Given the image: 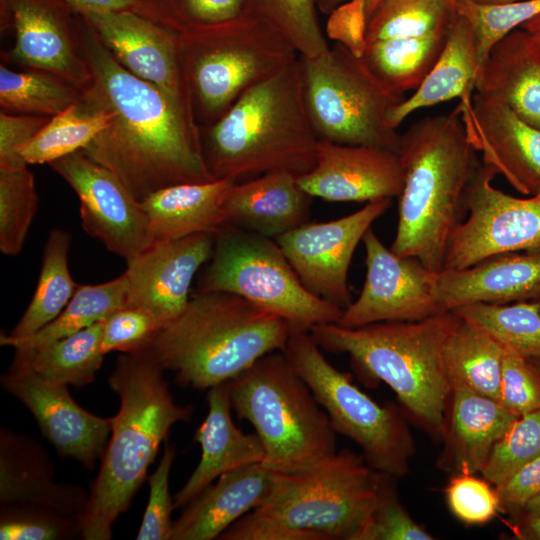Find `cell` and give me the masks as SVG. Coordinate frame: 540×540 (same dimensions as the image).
<instances>
[{"mask_svg": "<svg viewBox=\"0 0 540 540\" xmlns=\"http://www.w3.org/2000/svg\"><path fill=\"white\" fill-rule=\"evenodd\" d=\"M81 17L119 64L166 92L193 115L179 66L175 33L133 10Z\"/></svg>", "mask_w": 540, "mask_h": 540, "instance_id": "obj_22", "label": "cell"}, {"mask_svg": "<svg viewBox=\"0 0 540 540\" xmlns=\"http://www.w3.org/2000/svg\"><path fill=\"white\" fill-rule=\"evenodd\" d=\"M442 356L451 387L465 386L499 401L504 348L483 328L458 316Z\"/></svg>", "mask_w": 540, "mask_h": 540, "instance_id": "obj_32", "label": "cell"}, {"mask_svg": "<svg viewBox=\"0 0 540 540\" xmlns=\"http://www.w3.org/2000/svg\"><path fill=\"white\" fill-rule=\"evenodd\" d=\"M291 332L284 319L238 295L196 293L147 349L179 385L210 389L282 351Z\"/></svg>", "mask_w": 540, "mask_h": 540, "instance_id": "obj_7", "label": "cell"}, {"mask_svg": "<svg viewBox=\"0 0 540 540\" xmlns=\"http://www.w3.org/2000/svg\"><path fill=\"white\" fill-rule=\"evenodd\" d=\"M467 134L484 164L493 167L518 192L540 191V129L510 107L478 93L459 103Z\"/></svg>", "mask_w": 540, "mask_h": 540, "instance_id": "obj_20", "label": "cell"}, {"mask_svg": "<svg viewBox=\"0 0 540 540\" xmlns=\"http://www.w3.org/2000/svg\"><path fill=\"white\" fill-rule=\"evenodd\" d=\"M540 455V409L518 417L494 445L481 474L497 486Z\"/></svg>", "mask_w": 540, "mask_h": 540, "instance_id": "obj_45", "label": "cell"}, {"mask_svg": "<svg viewBox=\"0 0 540 540\" xmlns=\"http://www.w3.org/2000/svg\"><path fill=\"white\" fill-rule=\"evenodd\" d=\"M174 457L175 447L166 444L157 469L148 478L149 499L137 540H172L174 521L171 514L175 507L169 493V475Z\"/></svg>", "mask_w": 540, "mask_h": 540, "instance_id": "obj_49", "label": "cell"}, {"mask_svg": "<svg viewBox=\"0 0 540 540\" xmlns=\"http://www.w3.org/2000/svg\"><path fill=\"white\" fill-rule=\"evenodd\" d=\"M399 502L393 487L368 520L357 540H432Z\"/></svg>", "mask_w": 540, "mask_h": 540, "instance_id": "obj_51", "label": "cell"}, {"mask_svg": "<svg viewBox=\"0 0 540 540\" xmlns=\"http://www.w3.org/2000/svg\"><path fill=\"white\" fill-rule=\"evenodd\" d=\"M479 5H503L523 0H468Z\"/></svg>", "mask_w": 540, "mask_h": 540, "instance_id": "obj_61", "label": "cell"}, {"mask_svg": "<svg viewBox=\"0 0 540 540\" xmlns=\"http://www.w3.org/2000/svg\"><path fill=\"white\" fill-rule=\"evenodd\" d=\"M80 37L91 80L79 101L112 113L108 127L82 151L140 202L171 185L216 180L205 163L193 115L119 64L83 19Z\"/></svg>", "mask_w": 540, "mask_h": 540, "instance_id": "obj_1", "label": "cell"}, {"mask_svg": "<svg viewBox=\"0 0 540 540\" xmlns=\"http://www.w3.org/2000/svg\"><path fill=\"white\" fill-rule=\"evenodd\" d=\"M446 499L451 512L467 524L487 523L500 510L496 489L470 473L454 474L446 487Z\"/></svg>", "mask_w": 540, "mask_h": 540, "instance_id": "obj_50", "label": "cell"}, {"mask_svg": "<svg viewBox=\"0 0 540 540\" xmlns=\"http://www.w3.org/2000/svg\"><path fill=\"white\" fill-rule=\"evenodd\" d=\"M89 495L79 486L58 483L43 447L28 435L0 432V503L49 510L79 521Z\"/></svg>", "mask_w": 540, "mask_h": 540, "instance_id": "obj_23", "label": "cell"}, {"mask_svg": "<svg viewBox=\"0 0 540 540\" xmlns=\"http://www.w3.org/2000/svg\"><path fill=\"white\" fill-rule=\"evenodd\" d=\"M79 15L137 9V0H65Z\"/></svg>", "mask_w": 540, "mask_h": 540, "instance_id": "obj_55", "label": "cell"}, {"mask_svg": "<svg viewBox=\"0 0 540 540\" xmlns=\"http://www.w3.org/2000/svg\"><path fill=\"white\" fill-rule=\"evenodd\" d=\"M367 27L365 0H347L328 14L324 33L326 38L361 58L367 46Z\"/></svg>", "mask_w": 540, "mask_h": 540, "instance_id": "obj_52", "label": "cell"}, {"mask_svg": "<svg viewBox=\"0 0 540 540\" xmlns=\"http://www.w3.org/2000/svg\"><path fill=\"white\" fill-rule=\"evenodd\" d=\"M310 196L332 202H370L400 194L404 172L397 152L319 140L316 162L297 177Z\"/></svg>", "mask_w": 540, "mask_h": 540, "instance_id": "obj_21", "label": "cell"}, {"mask_svg": "<svg viewBox=\"0 0 540 540\" xmlns=\"http://www.w3.org/2000/svg\"><path fill=\"white\" fill-rule=\"evenodd\" d=\"M495 489L500 510L519 514L540 491V455L520 467Z\"/></svg>", "mask_w": 540, "mask_h": 540, "instance_id": "obj_54", "label": "cell"}, {"mask_svg": "<svg viewBox=\"0 0 540 540\" xmlns=\"http://www.w3.org/2000/svg\"><path fill=\"white\" fill-rule=\"evenodd\" d=\"M226 384L232 409L262 442L269 470L298 471L337 452L327 413L283 351L264 355Z\"/></svg>", "mask_w": 540, "mask_h": 540, "instance_id": "obj_8", "label": "cell"}, {"mask_svg": "<svg viewBox=\"0 0 540 540\" xmlns=\"http://www.w3.org/2000/svg\"><path fill=\"white\" fill-rule=\"evenodd\" d=\"M208 413L195 433L202 454L199 464L174 495V507H186L221 475L262 463L265 451L254 433H244L234 424L227 384L209 389Z\"/></svg>", "mask_w": 540, "mask_h": 540, "instance_id": "obj_25", "label": "cell"}, {"mask_svg": "<svg viewBox=\"0 0 540 540\" xmlns=\"http://www.w3.org/2000/svg\"><path fill=\"white\" fill-rule=\"evenodd\" d=\"M452 312L479 325L505 350L540 360V311L535 300L514 304L474 303Z\"/></svg>", "mask_w": 540, "mask_h": 540, "instance_id": "obj_38", "label": "cell"}, {"mask_svg": "<svg viewBox=\"0 0 540 540\" xmlns=\"http://www.w3.org/2000/svg\"><path fill=\"white\" fill-rule=\"evenodd\" d=\"M126 303L124 273L104 283L78 285L69 303L54 320L26 337L1 334L0 344L12 347L17 354H28L107 318Z\"/></svg>", "mask_w": 540, "mask_h": 540, "instance_id": "obj_33", "label": "cell"}, {"mask_svg": "<svg viewBox=\"0 0 540 540\" xmlns=\"http://www.w3.org/2000/svg\"><path fill=\"white\" fill-rule=\"evenodd\" d=\"M519 514H521L522 517L540 518V491L528 501Z\"/></svg>", "mask_w": 540, "mask_h": 540, "instance_id": "obj_57", "label": "cell"}, {"mask_svg": "<svg viewBox=\"0 0 540 540\" xmlns=\"http://www.w3.org/2000/svg\"><path fill=\"white\" fill-rule=\"evenodd\" d=\"M76 535L81 536L76 519L40 508L1 505V540H60Z\"/></svg>", "mask_w": 540, "mask_h": 540, "instance_id": "obj_46", "label": "cell"}, {"mask_svg": "<svg viewBox=\"0 0 540 540\" xmlns=\"http://www.w3.org/2000/svg\"><path fill=\"white\" fill-rule=\"evenodd\" d=\"M458 106L425 117L400 136L397 150L404 183L390 249L440 272L448 241L463 220L465 195L480 161Z\"/></svg>", "mask_w": 540, "mask_h": 540, "instance_id": "obj_2", "label": "cell"}, {"mask_svg": "<svg viewBox=\"0 0 540 540\" xmlns=\"http://www.w3.org/2000/svg\"><path fill=\"white\" fill-rule=\"evenodd\" d=\"M391 200L367 202L358 211L335 220L306 222L275 240L302 284L344 310L352 302L347 278L354 251Z\"/></svg>", "mask_w": 540, "mask_h": 540, "instance_id": "obj_15", "label": "cell"}, {"mask_svg": "<svg viewBox=\"0 0 540 540\" xmlns=\"http://www.w3.org/2000/svg\"><path fill=\"white\" fill-rule=\"evenodd\" d=\"M104 320L31 353H15L14 360L26 363L46 380L67 386H86L95 380L103 363L101 340Z\"/></svg>", "mask_w": 540, "mask_h": 540, "instance_id": "obj_36", "label": "cell"}, {"mask_svg": "<svg viewBox=\"0 0 540 540\" xmlns=\"http://www.w3.org/2000/svg\"><path fill=\"white\" fill-rule=\"evenodd\" d=\"M51 117L42 115H13L0 113V168L27 164L20 150L49 122ZM28 165V164H27Z\"/></svg>", "mask_w": 540, "mask_h": 540, "instance_id": "obj_53", "label": "cell"}, {"mask_svg": "<svg viewBox=\"0 0 540 540\" xmlns=\"http://www.w3.org/2000/svg\"><path fill=\"white\" fill-rule=\"evenodd\" d=\"M320 13L328 15L334 8L347 0H315Z\"/></svg>", "mask_w": 540, "mask_h": 540, "instance_id": "obj_59", "label": "cell"}, {"mask_svg": "<svg viewBox=\"0 0 540 540\" xmlns=\"http://www.w3.org/2000/svg\"><path fill=\"white\" fill-rule=\"evenodd\" d=\"M112 113L77 102L52 116L38 134L20 150L28 164H50L83 150L106 129Z\"/></svg>", "mask_w": 540, "mask_h": 540, "instance_id": "obj_37", "label": "cell"}, {"mask_svg": "<svg viewBox=\"0 0 540 540\" xmlns=\"http://www.w3.org/2000/svg\"><path fill=\"white\" fill-rule=\"evenodd\" d=\"M446 31L426 37L393 38L367 43L360 58L392 94L416 90L437 61Z\"/></svg>", "mask_w": 540, "mask_h": 540, "instance_id": "obj_34", "label": "cell"}, {"mask_svg": "<svg viewBox=\"0 0 540 540\" xmlns=\"http://www.w3.org/2000/svg\"><path fill=\"white\" fill-rule=\"evenodd\" d=\"M245 12L278 31L300 56L315 57L330 48L315 0H246Z\"/></svg>", "mask_w": 540, "mask_h": 540, "instance_id": "obj_41", "label": "cell"}, {"mask_svg": "<svg viewBox=\"0 0 540 540\" xmlns=\"http://www.w3.org/2000/svg\"><path fill=\"white\" fill-rule=\"evenodd\" d=\"M199 132L205 163L215 179L239 182L277 170L308 173L319 140L305 105L299 57L245 92Z\"/></svg>", "mask_w": 540, "mask_h": 540, "instance_id": "obj_5", "label": "cell"}, {"mask_svg": "<svg viewBox=\"0 0 540 540\" xmlns=\"http://www.w3.org/2000/svg\"><path fill=\"white\" fill-rule=\"evenodd\" d=\"M38 210L34 176L27 164L0 168V250L20 254Z\"/></svg>", "mask_w": 540, "mask_h": 540, "instance_id": "obj_42", "label": "cell"}, {"mask_svg": "<svg viewBox=\"0 0 540 540\" xmlns=\"http://www.w3.org/2000/svg\"><path fill=\"white\" fill-rule=\"evenodd\" d=\"M479 74L476 40L470 22L454 12L446 29L443 49L414 93L395 104L388 119L395 129L413 112L459 98L470 99Z\"/></svg>", "mask_w": 540, "mask_h": 540, "instance_id": "obj_31", "label": "cell"}, {"mask_svg": "<svg viewBox=\"0 0 540 540\" xmlns=\"http://www.w3.org/2000/svg\"><path fill=\"white\" fill-rule=\"evenodd\" d=\"M534 364L537 366V368H538L539 371H540V360H537V363H534Z\"/></svg>", "mask_w": 540, "mask_h": 540, "instance_id": "obj_63", "label": "cell"}, {"mask_svg": "<svg viewBox=\"0 0 540 540\" xmlns=\"http://www.w3.org/2000/svg\"><path fill=\"white\" fill-rule=\"evenodd\" d=\"M385 0H365L366 2V9H367V16H368V22L370 18L373 16V14L377 11V9L381 6V4Z\"/></svg>", "mask_w": 540, "mask_h": 540, "instance_id": "obj_60", "label": "cell"}, {"mask_svg": "<svg viewBox=\"0 0 540 540\" xmlns=\"http://www.w3.org/2000/svg\"><path fill=\"white\" fill-rule=\"evenodd\" d=\"M162 328L150 311L133 305L120 307L104 320L102 353H134L146 349Z\"/></svg>", "mask_w": 540, "mask_h": 540, "instance_id": "obj_47", "label": "cell"}, {"mask_svg": "<svg viewBox=\"0 0 540 540\" xmlns=\"http://www.w3.org/2000/svg\"><path fill=\"white\" fill-rule=\"evenodd\" d=\"M366 277L359 297L337 324L360 327L388 321H418L442 313L435 297L436 272L419 259L399 256L370 228L362 240Z\"/></svg>", "mask_w": 540, "mask_h": 540, "instance_id": "obj_16", "label": "cell"}, {"mask_svg": "<svg viewBox=\"0 0 540 540\" xmlns=\"http://www.w3.org/2000/svg\"><path fill=\"white\" fill-rule=\"evenodd\" d=\"M81 90L43 70L14 71L0 65L1 110L52 117L79 102Z\"/></svg>", "mask_w": 540, "mask_h": 540, "instance_id": "obj_39", "label": "cell"}, {"mask_svg": "<svg viewBox=\"0 0 540 540\" xmlns=\"http://www.w3.org/2000/svg\"><path fill=\"white\" fill-rule=\"evenodd\" d=\"M213 249V235L195 234L152 244L127 262V303L150 311L164 327L186 307L199 269Z\"/></svg>", "mask_w": 540, "mask_h": 540, "instance_id": "obj_19", "label": "cell"}, {"mask_svg": "<svg viewBox=\"0 0 540 540\" xmlns=\"http://www.w3.org/2000/svg\"><path fill=\"white\" fill-rule=\"evenodd\" d=\"M228 292L284 319L292 331L337 323L343 310L311 293L275 239L229 223L213 234V249L196 293Z\"/></svg>", "mask_w": 540, "mask_h": 540, "instance_id": "obj_10", "label": "cell"}, {"mask_svg": "<svg viewBox=\"0 0 540 540\" xmlns=\"http://www.w3.org/2000/svg\"><path fill=\"white\" fill-rule=\"evenodd\" d=\"M440 465L458 473L481 472L498 440L518 418L499 401L454 385Z\"/></svg>", "mask_w": 540, "mask_h": 540, "instance_id": "obj_28", "label": "cell"}, {"mask_svg": "<svg viewBox=\"0 0 540 540\" xmlns=\"http://www.w3.org/2000/svg\"><path fill=\"white\" fill-rule=\"evenodd\" d=\"M458 0H447V3L451 9L452 12L455 11L456 3Z\"/></svg>", "mask_w": 540, "mask_h": 540, "instance_id": "obj_62", "label": "cell"}, {"mask_svg": "<svg viewBox=\"0 0 540 540\" xmlns=\"http://www.w3.org/2000/svg\"><path fill=\"white\" fill-rule=\"evenodd\" d=\"M499 402L520 417L540 409V371L530 360L504 349Z\"/></svg>", "mask_w": 540, "mask_h": 540, "instance_id": "obj_48", "label": "cell"}, {"mask_svg": "<svg viewBox=\"0 0 540 540\" xmlns=\"http://www.w3.org/2000/svg\"><path fill=\"white\" fill-rule=\"evenodd\" d=\"M297 177L277 170L235 182L222 204L227 223L276 239L308 222L313 197L301 188Z\"/></svg>", "mask_w": 540, "mask_h": 540, "instance_id": "obj_27", "label": "cell"}, {"mask_svg": "<svg viewBox=\"0 0 540 540\" xmlns=\"http://www.w3.org/2000/svg\"><path fill=\"white\" fill-rule=\"evenodd\" d=\"M1 385L31 412L43 436L62 457L93 469L105 451L113 417L88 412L70 395L67 385L46 380L26 363L14 360Z\"/></svg>", "mask_w": 540, "mask_h": 540, "instance_id": "obj_18", "label": "cell"}, {"mask_svg": "<svg viewBox=\"0 0 540 540\" xmlns=\"http://www.w3.org/2000/svg\"><path fill=\"white\" fill-rule=\"evenodd\" d=\"M535 301L537 302V304H538V307H539V311H540V297H539V298H537V299H536Z\"/></svg>", "mask_w": 540, "mask_h": 540, "instance_id": "obj_64", "label": "cell"}, {"mask_svg": "<svg viewBox=\"0 0 540 540\" xmlns=\"http://www.w3.org/2000/svg\"><path fill=\"white\" fill-rule=\"evenodd\" d=\"M176 47L199 127L217 121L245 92L299 57L278 31L247 12L217 25L176 34Z\"/></svg>", "mask_w": 540, "mask_h": 540, "instance_id": "obj_9", "label": "cell"}, {"mask_svg": "<svg viewBox=\"0 0 540 540\" xmlns=\"http://www.w3.org/2000/svg\"><path fill=\"white\" fill-rule=\"evenodd\" d=\"M454 12L467 18L473 28L480 71L495 43L540 14V0L503 5H479L458 0Z\"/></svg>", "mask_w": 540, "mask_h": 540, "instance_id": "obj_44", "label": "cell"}, {"mask_svg": "<svg viewBox=\"0 0 540 540\" xmlns=\"http://www.w3.org/2000/svg\"><path fill=\"white\" fill-rule=\"evenodd\" d=\"M163 373L147 348L123 353L115 363L108 384L120 408L80 518L85 540L111 539L113 524L130 507L170 428L192 415L191 406L175 402Z\"/></svg>", "mask_w": 540, "mask_h": 540, "instance_id": "obj_3", "label": "cell"}, {"mask_svg": "<svg viewBox=\"0 0 540 540\" xmlns=\"http://www.w3.org/2000/svg\"><path fill=\"white\" fill-rule=\"evenodd\" d=\"M246 11V0H137L135 12L175 34L217 25Z\"/></svg>", "mask_w": 540, "mask_h": 540, "instance_id": "obj_43", "label": "cell"}, {"mask_svg": "<svg viewBox=\"0 0 540 540\" xmlns=\"http://www.w3.org/2000/svg\"><path fill=\"white\" fill-rule=\"evenodd\" d=\"M276 472L254 463L221 475L192 500L173 523L172 540H212L263 505L271 496Z\"/></svg>", "mask_w": 540, "mask_h": 540, "instance_id": "obj_26", "label": "cell"}, {"mask_svg": "<svg viewBox=\"0 0 540 540\" xmlns=\"http://www.w3.org/2000/svg\"><path fill=\"white\" fill-rule=\"evenodd\" d=\"M435 297L442 312L474 303L508 304L540 297V252L506 253L464 269L436 274Z\"/></svg>", "mask_w": 540, "mask_h": 540, "instance_id": "obj_24", "label": "cell"}, {"mask_svg": "<svg viewBox=\"0 0 540 540\" xmlns=\"http://www.w3.org/2000/svg\"><path fill=\"white\" fill-rule=\"evenodd\" d=\"M521 27L533 35L540 44V14L525 22Z\"/></svg>", "mask_w": 540, "mask_h": 540, "instance_id": "obj_58", "label": "cell"}, {"mask_svg": "<svg viewBox=\"0 0 540 540\" xmlns=\"http://www.w3.org/2000/svg\"><path fill=\"white\" fill-rule=\"evenodd\" d=\"M453 13L447 0H385L368 22L367 43L445 32Z\"/></svg>", "mask_w": 540, "mask_h": 540, "instance_id": "obj_40", "label": "cell"}, {"mask_svg": "<svg viewBox=\"0 0 540 540\" xmlns=\"http://www.w3.org/2000/svg\"><path fill=\"white\" fill-rule=\"evenodd\" d=\"M394 477L343 449L301 470L276 473L269 499L220 540H357Z\"/></svg>", "mask_w": 540, "mask_h": 540, "instance_id": "obj_4", "label": "cell"}, {"mask_svg": "<svg viewBox=\"0 0 540 540\" xmlns=\"http://www.w3.org/2000/svg\"><path fill=\"white\" fill-rule=\"evenodd\" d=\"M497 174L481 163L465 195L467 216L452 232L443 269H464L506 253L540 252V191L518 198L492 185Z\"/></svg>", "mask_w": 540, "mask_h": 540, "instance_id": "obj_13", "label": "cell"}, {"mask_svg": "<svg viewBox=\"0 0 540 540\" xmlns=\"http://www.w3.org/2000/svg\"><path fill=\"white\" fill-rule=\"evenodd\" d=\"M516 527V536L519 539L540 540V518L523 517Z\"/></svg>", "mask_w": 540, "mask_h": 540, "instance_id": "obj_56", "label": "cell"}, {"mask_svg": "<svg viewBox=\"0 0 540 540\" xmlns=\"http://www.w3.org/2000/svg\"><path fill=\"white\" fill-rule=\"evenodd\" d=\"M70 234L63 229L49 232L33 297L25 312L7 334L19 338L34 334L54 320L73 297L77 284L69 269Z\"/></svg>", "mask_w": 540, "mask_h": 540, "instance_id": "obj_35", "label": "cell"}, {"mask_svg": "<svg viewBox=\"0 0 540 540\" xmlns=\"http://www.w3.org/2000/svg\"><path fill=\"white\" fill-rule=\"evenodd\" d=\"M49 166L78 196L84 231L107 250L127 263L152 245L141 202L109 169L82 150Z\"/></svg>", "mask_w": 540, "mask_h": 540, "instance_id": "obj_14", "label": "cell"}, {"mask_svg": "<svg viewBox=\"0 0 540 540\" xmlns=\"http://www.w3.org/2000/svg\"><path fill=\"white\" fill-rule=\"evenodd\" d=\"M230 178L182 183L162 188L142 202L152 244L174 241L195 234H215L227 224L222 208Z\"/></svg>", "mask_w": 540, "mask_h": 540, "instance_id": "obj_30", "label": "cell"}, {"mask_svg": "<svg viewBox=\"0 0 540 540\" xmlns=\"http://www.w3.org/2000/svg\"><path fill=\"white\" fill-rule=\"evenodd\" d=\"M476 93L510 107L540 129V44L518 27L491 48L481 67Z\"/></svg>", "mask_w": 540, "mask_h": 540, "instance_id": "obj_29", "label": "cell"}, {"mask_svg": "<svg viewBox=\"0 0 540 540\" xmlns=\"http://www.w3.org/2000/svg\"><path fill=\"white\" fill-rule=\"evenodd\" d=\"M1 26L12 27L14 46L5 61L52 73L85 89L91 80L84 58L79 14L65 0H0Z\"/></svg>", "mask_w": 540, "mask_h": 540, "instance_id": "obj_17", "label": "cell"}, {"mask_svg": "<svg viewBox=\"0 0 540 540\" xmlns=\"http://www.w3.org/2000/svg\"><path fill=\"white\" fill-rule=\"evenodd\" d=\"M457 319L447 311L418 321L360 327L320 324L309 333L322 350L347 354L365 382L387 384L412 416L443 436L451 384L442 352Z\"/></svg>", "mask_w": 540, "mask_h": 540, "instance_id": "obj_6", "label": "cell"}, {"mask_svg": "<svg viewBox=\"0 0 540 540\" xmlns=\"http://www.w3.org/2000/svg\"><path fill=\"white\" fill-rule=\"evenodd\" d=\"M336 433L355 442L373 469L394 478L409 471L414 441L398 409L382 406L325 358L309 332L292 331L282 350Z\"/></svg>", "mask_w": 540, "mask_h": 540, "instance_id": "obj_12", "label": "cell"}, {"mask_svg": "<svg viewBox=\"0 0 540 540\" xmlns=\"http://www.w3.org/2000/svg\"><path fill=\"white\" fill-rule=\"evenodd\" d=\"M306 109L318 140L397 152L390 109L404 97L389 92L360 58L334 43L315 57L299 55Z\"/></svg>", "mask_w": 540, "mask_h": 540, "instance_id": "obj_11", "label": "cell"}]
</instances>
